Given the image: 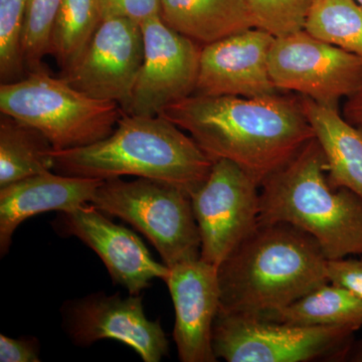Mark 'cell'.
<instances>
[{"label": "cell", "mask_w": 362, "mask_h": 362, "mask_svg": "<svg viewBox=\"0 0 362 362\" xmlns=\"http://www.w3.org/2000/svg\"><path fill=\"white\" fill-rule=\"evenodd\" d=\"M160 116L185 131L211 160H230L261 187L315 138L301 101L272 96H202L169 105Z\"/></svg>", "instance_id": "cell-1"}, {"label": "cell", "mask_w": 362, "mask_h": 362, "mask_svg": "<svg viewBox=\"0 0 362 362\" xmlns=\"http://www.w3.org/2000/svg\"><path fill=\"white\" fill-rule=\"evenodd\" d=\"M328 259L311 235L288 223H259L218 267L221 311L262 316L329 282Z\"/></svg>", "instance_id": "cell-2"}, {"label": "cell", "mask_w": 362, "mask_h": 362, "mask_svg": "<svg viewBox=\"0 0 362 362\" xmlns=\"http://www.w3.org/2000/svg\"><path fill=\"white\" fill-rule=\"evenodd\" d=\"M59 175L106 180L136 176L163 181L192 195L214 162L192 136L168 119L124 113L108 137L87 146L52 150Z\"/></svg>", "instance_id": "cell-3"}, {"label": "cell", "mask_w": 362, "mask_h": 362, "mask_svg": "<svg viewBox=\"0 0 362 362\" xmlns=\"http://www.w3.org/2000/svg\"><path fill=\"white\" fill-rule=\"evenodd\" d=\"M325 156L313 138L261 185L259 223H288L318 242L328 261L362 256V199L328 182Z\"/></svg>", "instance_id": "cell-4"}, {"label": "cell", "mask_w": 362, "mask_h": 362, "mask_svg": "<svg viewBox=\"0 0 362 362\" xmlns=\"http://www.w3.org/2000/svg\"><path fill=\"white\" fill-rule=\"evenodd\" d=\"M0 111L39 131L54 150L103 140L123 115L120 105L95 99L44 70L0 86Z\"/></svg>", "instance_id": "cell-5"}, {"label": "cell", "mask_w": 362, "mask_h": 362, "mask_svg": "<svg viewBox=\"0 0 362 362\" xmlns=\"http://www.w3.org/2000/svg\"><path fill=\"white\" fill-rule=\"evenodd\" d=\"M90 204L142 233L168 268L201 259L192 197L175 185L148 178H109L97 188Z\"/></svg>", "instance_id": "cell-6"}, {"label": "cell", "mask_w": 362, "mask_h": 362, "mask_svg": "<svg viewBox=\"0 0 362 362\" xmlns=\"http://www.w3.org/2000/svg\"><path fill=\"white\" fill-rule=\"evenodd\" d=\"M356 329L301 326L218 311L213 329L216 358L228 362H304L346 352Z\"/></svg>", "instance_id": "cell-7"}, {"label": "cell", "mask_w": 362, "mask_h": 362, "mask_svg": "<svg viewBox=\"0 0 362 362\" xmlns=\"http://www.w3.org/2000/svg\"><path fill=\"white\" fill-rule=\"evenodd\" d=\"M269 69L276 89L300 93L333 108L362 85V59L304 30L276 37Z\"/></svg>", "instance_id": "cell-8"}, {"label": "cell", "mask_w": 362, "mask_h": 362, "mask_svg": "<svg viewBox=\"0 0 362 362\" xmlns=\"http://www.w3.org/2000/svg\"><path fill=\"white\" fill-rule=\"evenodd\" d=\"M259 183L226 159L214 161L192 195L202 240L201 259L218 267L259 225Z\"/></svg>", "instance_id": "cell-9"}, {"label": "cell", "mask_w": 362, "mask_h": 362, "mask_svg": "<svg viewBox=\"0 0 362 362\" xmlns=\"http://www.w3.org/2000/svg\"><path fill=\"white\" fill-rule=\"evenodd\" d=\"M143 62L124 113L158 116L169 105L194 94L202 45L175 32L161 16L145 21Z\"/></svg>", "instance_id": "cell-10"}, {"label": "cell", "mask_w": 362, "mask_h": 362, "mask_svg": "<svg viewBox=\"0 0 362 362\" xmlns=\"http://www.w3.org/2000/svg\"><path fill=\"white\" fill-rule=\"evenodd\" d=\"M143 52L141 25L125 18L102 21L62 78L88 96L115 102L122 108L139 75Z\"/></svg>", "instance_id": "cell-11"}, {"label": "cell", "mask_w": 362, "mask_h": 362, "mask_svg": "<svg viewBox=\"0 0 362 362\" xmlns=\"http://www.w3.org/2000/svg\"><path fill=\"white\" fill-rule=\"evenodd\" d=\"M64 321L69 337L80 346L109 338L128 345L144 362H159L168 354L160 321L147 318L140 295H89L66 304Z\"/></svg>", "instance_id": "cell-12"}, {"label": "cell", "mask_w": 362, "mask_h": 362, "mask_svg": "<svg viewBox=\"0 0 362 362\" xmlns=\"http://www.w3.org/2000/svg\"><path fill=\"white\" fill-rule=\"evenodd\" d=\"M54 226L59 235L77 237L96 252L114 283L131 295H139L154 279L168 280L170 269L152 258L139 237L125 226L112 223L92 204L59 214Z\"/></svg>", "instance_id": "cell-13"}, {"label": "cell", "mask_w": 362, "mask_h": 362, "mask_svg": "<svg viewBox=\"0 0 362 362\" xmlns=\"http://www.w3.org/2000/svg\"><path fill=\"white\" fill-rule=\"evenodd\" d=\"M275 39L252 28L204 45L194 94L246 98L277 94L269 69Z\"/></svg>", "instance_id": "cell-14"}, {"label": "cell", "mask_w": 362, "mask_h": 362, "mask_svg": "<svg viewBox=\"0 0 362 362\" xmlns=\"http://www.w3.org/2000/svg\"><path fill=\"white\" fill-rule=\"evenodd\" d=\"M168 280L175 310L173 338L182 362H214V321L221 308L218 267L202 259L170 267Z\"/></svg>", "instance_id": "cell-15"}, {"label": "cell", "mask_w": 362, "mask_h": 362, "mask_svg": "<svg viewBox=\"0 0 362 362\" xmlns=\"http://www.w3.org/2000/svg\"><path fill=\"white\" fill-rule=\"evenodd\" d=\"M104 180L52 171L0 187V252L6 255L18 226L47 211H73L90 204Z\"/></svg>", "instance_id": "cell-16"}, {"label": "cell", "mask_w": 362, "mask_h": 362, "mask_svg": "<svg viewBox=\"0 0 362 362\" xmlns=\"http://www.w3.org/2000/svg\"><path fill=\"white\" fill-rule=\"evenodd\" d=\"M302 108L322 149L330 187L346 188L362 199V130L337 108L302 97Z\"/></svg>", "instance_id": "cell-17"}, {"label": "cell", "mask_w": 362, "mask_h": 362, "mask_svg": "<svg viewBox=\"0 0 362 362\" xmlns=\"http://www.w3.org/2000/svg\"><path fill=\"white\" fill-rule=\"evenodd\" d=\"M160 16L202 47L256 28L247 0H161Z\"/></svg>", "instance_id": "cell-18"}, {"label": "cell", "mask_w": 362, "mask_h": 362, "mask_svg": "<svg viewBox=\"0 0 362 362\" xmlns=\"http://www.w3.org/2000/svg\"><path fill=\"white\" fill-rule=\"evenodd\" d=\"M259 317L292 325L345 326L358 331L362 328V299L346 288L328 282L294 303Z\"/></svg>", "instance_id": "cell-19"}, {"label": "cell", "mask_w": 362, "mask_h": 362, "mask_svg": "<svg viewBox=\"0 0 362 362\" xmlns=\"http://www.w3.org/2000/svg\"><path fill=\"white\" fill-rule=\"evenodd\" d=\"M52 146L39 131L2 115L0 120V187L54 170Z\"/></svg>", "instance_id": "cell-20"}, {"label": "cell", "mask_w": 362, "mask_h": 362, "mask_svg": "<svg viewBox=\"0 0 362 362\" xmlns=\"http://www.w3.org/2000/svg\"><path fill=\"white\" fill-rule=\"evenodd\" d=\"M304 30L362 59V6L356 0H313Z\"/></svg>", "instance_id": "cell-21"}, {"label": "cell", "mask_w": 362, "mask_h": 362, "mask_svg": "<svg viewBox=\"0 0 362 362\" xmlns=\"http://www.w3.org/2000/svg\"><path fill=\"white\" fill-rule=\"evenodd\" d=\"M101 21L97 0H62L52 26L49 54L63 71L82 54Z\"/></svg>", "instance_id": "cell-22"}, {"label": "cell", "mask_w": 362, "mask_h": 362, "mask_svg": "<svg viewBox=\"0 0 362 362\" xmlns=\"http://www.w3.org/2000/svg\"><path fill=\"white\" fill-rule=\"evenodd\" d=\"M62 0H26L21 37L23 65L30 71L42 70V61L49 54L51 35Z\"/></svg>", "instance_id": "cell-23"}, {"label": "cell", "mask_w": 362, "mask_h": 362, "mask_svg": "<svg viewBox=\"0 0 362 362\" xmlns=\"http://www.w3.org/2000/svg\"><path fill=\"white\" fill-rule=\"evenodd\" d=\"M26 0H0V77L13 82L23 74L21 37Z\"/></svg>", "instance_id": "cell-24"}, {"label": "cell", "mask_w": 362, "mask_h": 362, "mask_svg": "<svg viewBox=\"0 0 362 362\" xmlns=\"http://www.w3.org/2000/svg\"><path fill=\"white\" fill-rule=\"evenodd\" d=\"M313 0H247L256 28L282 37L304 30Z\"/></svg>", "instance_id": "cell-25"}, {"label": "cell", "mask_w": 362, "mask_h": 362, "mask_svg": "<svg viewBox=\"0 0 362 362\" xmlns=\"http://www.w3.org/2000/svg\"><path fill=\"white\" fill-rule=\"evenodd\" d=\"M101 21L125 18L141 25L160 16L161 0H97Z\"/></svg>", "instance_id": "cell-26"}, {"label": "cell", "mask_w": 362, "mask_h": 362, "mask_svg": "<svg viewBox=\"0 0 362 362\" xmlns=\"http://www.w3.org/2000/svg\"><path fill=\"white\" fill-rule=\"evenodd\" d=\"M328 280L342 286L362 299V256L328 261Z\"/></svg>", "instance_id": "cell-27"}, {"label": "cell", "mask_w": 362, "mask_h": 362, "mask_svg": "<svg viewBox=\"0 0 362 362\" xmlns=\"http://www.w3.org/2000/svg\"><path fill=\"white\" fill-rule=\"evenodd\" d=\"M39 343L33 338L14 339L0 335V361L39 362Z\"/></svg>", "instance_id": "cell-28"}, {"label": "cell", "mask_w": 362, "mask_h": 362, "mask_svg": "<svg viewBox=\"0 0 362 362\" xmlns=\"http://www.w3.org/2000/svg\"><path fill=\"white\" fill-rule=\"evenodd\" d=\"M343 114L349 123L362 130V85L354 95L347 98Z\"/></svg>", "instance_id": "cell-29"}, {"label": "cell", "mask_w": 362, "mask_h": 362, "mask_svg": "<svg viewBox=\"0 0 362 362\" xmlns=\"http://www.w3.org/2000/svg\"><path fill=\"white\" fill-rule=\"evenodd\" d=\"M350 361L362 362V343L361 345H358V347H357L356 350H354Z\"/></svg>", "instance_id": "cell-30"}, {"label": "cell", "mask_w": 362, "mask_h": 362, "mask_svg": "<svg viewBox=\"0 0 362 362\" xmlns=\"http://www.w3.org/2000/svg\"><path fill=\"white\" fill-rule=\"evenodd\" d=\"M356 1L362 6V0H356Z\"/></svg>", "instance_id": "cell-31"}]
</instances>
